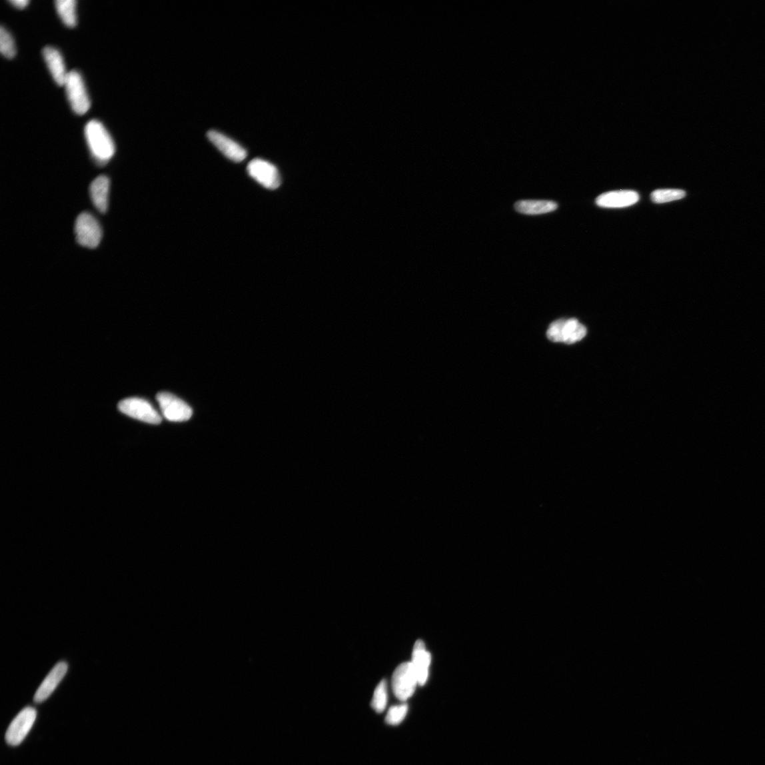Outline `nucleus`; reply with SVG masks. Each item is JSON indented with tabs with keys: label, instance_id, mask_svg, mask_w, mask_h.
Instances as JSON below:
<instances>
[{
	"label": "nucleus",
	"instance_id": "6",
	"mask_svg": "<svg viewBox=\"0 0 765 765\" xmlns=\"http://www.w3.org/2000/svg\"><path fill=\"white\" fill-rule=\"evenodd\" d=\"M370 254L373 263L397 282L411 285L421 277V265L416 252L394 238H381L372 246Z\"/></svg>",
	"mask_w": 765,
	"mask_h": 765
},
{
	"label": "nucleus",
	"instance_id": "1",
	"mask_svg": "<svg viewBox=\"0 0 765 765\" xmlns=\"http://www.w3.org/2000/svg\"><path fill=\"white\" fill-rule=\"evenodd\" d=\"M128 208L136 231L150 247L161 245L173 230V217L156 187L146 180L129 186Z\"/></svg>",
	"mask_w": 765,
	"mask_h": 765
},
{
	"label": "nucleus",
	"instance_id": "12",
	"mask_svg": "<svg viewBox=\"0 0 765 765\" xmlns=\"http://www.w3.org/2000/svg\"><path fill=\"white\" fill-rule=\"evenodd\" d=\"M13 4L27 14H36L44 6L42 0H16Z\"/></svg>",
	"mask_w": 765,
	"mask_h": 765
},
{
	"label": "nucleus",
	"instance_id": "10",
	"mask_svg": "<svg viewBox=\"0 0 765 765\" xmlns=\"http://www.w3.org/2000/svg\"><path fill=\"white\" fill-rule=\"evenodd\" d=\"M82 8L95 36L104 42H111L116 36L115 3L113 0H87Z\"/></svg>",
	"mask_w": 765,
	"mask_h": 765
},
{
	"label": "nucleus",
	"instance_id": "9",
	"mask_svg": "<svg viewBox=\"0 0 765 765\" xmlns=\"http://www.w3.org/2000/svg\"><path fill=\"white\" fill-rule=\"evenodd\" d=\"M165 282L164 268L156 263L145 266L136 276L135 293L144 313L152 320L160 318Z\"/></svg>",
	"mask_w": 765,
	"mask_h": 765
},
{
	"label": "nucleus",
	"instance_id": "7",
	"mask_svg": "<svg viewBox=\"0 0 765 765\" xmlns=\"http://www.w3.org/2000/svg\"><path fill=\"white\" fill-rule=\"evenodd\" d=\"M311 206L339 236L350 243L361 244L371 233L366 221L330 198L314 196Z\"/></svg>",
	"mask_w": 765,
	"mask_h": 765
},
{
	"label": "nucleus",
	"instance_id": "2",
	"mask_svg": "<svg viewBox=\"0 0 765 765\" xmlns=\"http://www.w3.org/2000/svg\"><path fill=\"white\" fill-rule=\"evenodd\" d=\"M102 152L116 173H126L133 166L136 152L121 110L114 106L102 109L96 126Z\"/></svg>",
	"mask_w": 765,
	"mask_h": 765
},
{
	"label": "nucleus",
	"instance_id": "5",
	"mask_svg": "<svg viewBox=\"0 0 765 765\" xmlns=\"http://www.w3.org/2000/svg\"><path fill=\"white\" fill-rule=\"evenodd\" d=\"M234 598L251 631L270 634L281 632L287 626L289 618L286 610L267 595L243 588L235 592Z\"/></svg>",
	"mask_w": 765,
	"mask_h": 765
},
{
	"label": "nucleus",
	"instance_id": "8",
	"mask_svg": "<svg viewBox=\"0 0 765 765\" xmlns=\"http://www.w3.org/2000/svg\"><path fill=\"white\" fill-rule=\"evenodd\" d=\"M63 80L83 125L88 129H96L102 109L91 78L81 71L70 70L64 74Z\"/></svg>",
	"mask_w": 765,
	"mask_h": 765
},
{
	"label": "nucleus",
	"instance_id": "3",
	"mask_svg": "<svg viewBox=\"0 0 765 765\" xmlns=\"http://www.w3.org/2000/svg\"><path fill=\"white\" fill-rule=\"evenodd\" d=\"M116 364L128 371H145L152 360L153 346L146 330L138 321L127 318L118 322L113 334Z\"/></svg>",
	"mask_w": 765,
	"mask_h": 765
},
{
	"label": "nucleus",
	"instance_id": "4",
	"mask_svg": "<svg viewBox=\"0 0 765 765\" xmlns=\"http://www.w3.org/2000/svg\"><path fill=\"white\" fill-rule=\"evenodd\" d=\"M178 615L208 631L230 637L240 636L243 625L223 603L209 597L186 599L178 605Z\"/></svg>",
	"mask_w": 765,
	"mask_h": 765
},
{
	"label": "nucleus",
	"instance_id": "11",
	"mask_svg": "<svg viewBox=\"0 0 765 765\" xmlns=\"http://www.w3.org/2000/svg\"><path fill=\"white\" fill-rule=\"evenodd\" d=\"M0 78L12 89L22 87L25 80L22 60L5 40L0 42Z\"/></svg>",
	"mask_w": 765,
	"mask_h": 765
}]
</instances>
